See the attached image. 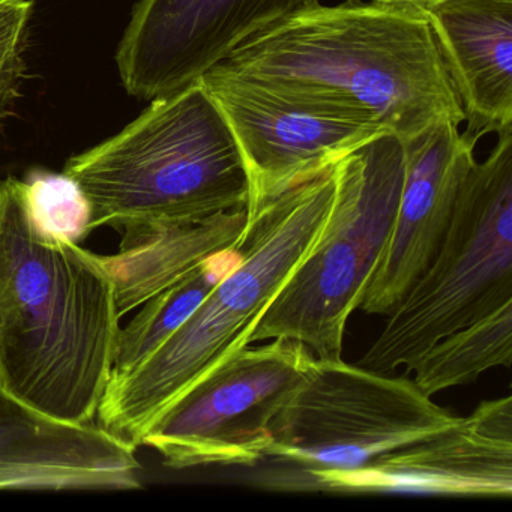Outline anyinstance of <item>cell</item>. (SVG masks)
<instances>
[{
  "mask_svg": "<svg viewBox=\"0 0 512 512\" xmlns=\"http://www.w3.org/2000/svg\"><path fill=\"white\" fill-rule=\"evenodd\" d=\"M221 65L284 100L400 140L464 122L427 17L412 8L317 4L245 41Z\"/></svg>",
  "mask_w": 512,
  "mask_h": 512,
  "instance_id": "1",
  "label": "cell"
},
{
  "mask_svg": "<svg viewBox=\"0 0 512 512\" xmlns=\"http://www.w3.org/2000/svg\"><path fill=\"white\" fill-rule=\"evenodd\" d=\"M103 256L41 232L0 181V389L71 424L98 422L121 329Z\"/></svg>",
  "mask_w": 512,
  "mask_h": 512,
  "instance_id": "2",
  "label": "cell"
},
{
  "mask_svg": "<svg viewBox=\"0 0 512 512\" xmlns=\"http://www.w3.org/2000/svg\"><path fill=\"white\" fill-rule=\"evenodd\" d=\"M335 169L250 203L235 265L145 361L110 379L98 424L134 446L185 392L248 346L254 326L322 235Z\"/></svg>",
  "mask_w": 512,
  "mask_h": 512,
  "instance_id": "3",
  "label": "cell"
},
{
  "mask_svg": "<svg viewBox=\"0 0 512 512\" xmlns=\"http://www.w3.org/2000/svg\"><path fill=\"white\" fill-rule=\"evenodd\" d=\"M92 205V232L121 247L161 230L245 209L248 179L235 137L200 80L151 106L121 133L65 164Z\"/></svg>",
  "mask_w": 512,
  "mask_h": 512,
  "instance_id": "4",
  "label": "cell"
},
{
  "mask_svg": "<svg viewBox=\"0 0 512 512\" xmlns=\"http://www.w3.org/2000/svg\"><path fill=\"white\" fill-rule=\"evenodd\" d=\"M335 169V196L313 250L293 271L248 338H283L314 358H343L344 334L388 247L404 178L403 142L382 134Z\"/></svg>",
  "mask_w": 512,
  "mask_h": 512,
  "instance_id": "5",
  "label": "cell"
},
{
  "mask_svg": "<svg viewBox=\"0 0 512 512\" xmlns=\"http://www.w3.org/2000/svg\"><path fill=\"white\" fill-rule=\"evenodd\" d=\"M512 301V128L476 161L427 268L391 308L358 365L391 374Z\"/></svg>",
  "mask_w": 512,
  "mask_h": 512,
  "instance_id": "6",
  "label": "cell"
},
{
  "mask_svg": "<svg viewBox=\"0 0 512 512\" xmlns=\"http://www.w3.org/2000/svg\"><path fill=\"white\" fill-rule=\"evenodd\" d=\"M458 416L434 403L409 374L314 359L272 421V442L254 484L302 493L317 472H346L445 430ZM257 467V466H256Z\"/></svg>",
  "mask_w": 512,
  "mask_h": 512,
  "instance_id": "7",
  "label": "cell"
},
{
  "mask_svg": "<svg viewBox=\"0 0 512 512\" xmlns=\"http://www.w3.org/2000/svg\"><path fill=\"white\" fill-rule=\"evenodd\" d=\"M314 359L307 347L283 338L242 347L169 407L140 446L173 470L259 466L272 421Z\"/></svg>",
  "mask_w": 512,
  "mask_h": 512,
  "instance_id": "8",
  "label": "cell"
},
{
  "mask_svg": "<svg viewBox=\"0 0 512 512\" xmlns=\"http://www.w3.org/2000/svg\"><path fill=\"white\" fill-rule=\"evenodd\" d=\"M320 0H140L116 52L125 91L166 97L202 79L239 46Z\"/></svg>",
  "mask_w": 512,
  "mask_h": 512,
  "instance_id": "9",
  "label": "cell"
},
{
  "mask_svg": "<svg viewBox=\"0 0 512 512\" xmlns=\"http://www.w3.org/2000/svg\"><path fill=\"white\" fill-rule=\"evenodd\" d=\"M302 493L509 499L511 395L482 401L469 416H458L445 430L383 454L367 466L314 473Z\"/></svg>",
  "mask_w": 512,
  "mask_h": 512,
  "instance_id": "10",
  "label": "cell"
},
{
  "mask_svg": "<svg viewBox=\"0 0 512 512\" xmlns=\"http://www.w3.org/2000/svg\"><path fill=\"white\" fill-rule=\"evenodd\" d=\"M200 82L223 113L241 152L247 205L280 196L389 134L377 125L284 100L221 64Z\"/></svg>",
  "mask_w": 512,
  "mask_h": 512,
  "instance_id": "11",
  "label": "cell"
},
{
  "mask_svg": "<svg viewBox=\"0 0 512 512\" xmlns=\"http://www.w3.org/2000/svg\"><path fill=\"white\" fill-rule=\"evenodd\" d=\"M442 121L401 140L404 178L388 247L359 310L388 314L427 268L454 214L461 187L476 163L475 140Z\"/></svg>",
  "mask_w": 512,
  "mask_h": 512,
  "instance_id": "12",
  "label": "cell"
},
{
  "mask_svg": "<svg viewBox=\"0 0 512 512\" xmlns=\"http://www.w3.org/2000/svg\"><path fill=\"white\" fill-rule=\"evenodd\" d=\"M142 487L136 446L92 424L50 418L0 389V491H131Z\"/></svg>",
  "mask_w": 512,
  "mask_h": 512,
  "instance_id": "13",
  "label": "cell"
},
{
  "mask_svg": "<svg viewBox=\"0 0 512 512\" xmlns=\"http://www.w3.org/2000/svg\"><path fill=\"white\" fill-rule=\"evenodd\" d=\"M470 139L512 128V0H446L422 11Z\"/></svg>",
  "mask_w": 512,
  "mask_h": 512,
  "instance_id": "14",
  "label": "cell"
},
{
  "mask_svg": "<svg viewBox=\"0 0 512 512\" xmlns=\"http://www.w3.org/2000/svg\"><path fill=\"white\" fill-rule=\"evenodd\" d=\"M247 224V209L161 230L137 244L103 256L115 281L119 314L127 316L211 257L235 250Z\"/></svg>",
  "mask_w": 512,
  "mask_h": 512,
  "instance_id": "15",
  "label": "cell"
},
{
  "mask_svg": "<svg viewBox=\"0 0 512 512\" xmlns=\"http://www.w3.org/2000/svg\"><path fill=\"white\" fill-rule=\"evenodd\" d=\"M512 301L484 319L451 332L434 343L407 374L433 397L437 392L476 382L491 368L511 367Z\"/></svg>",
  "mask_w": 512,
  "mask_h": 512,
  "instance_id": "16",
  "label": "cell"
},
{
  "mask_svg": "<svg viewBox=\"0 0 512 512\" xmlns=\"http://www.w3.org/2000/svg\"><path fill=\"white\" fill-rule=\"evenodd\" d=\"M238 247L217 254L187 277L167 287L137 308V314L119 329L112 377L133 370L154 353L208 298L218 281L238 260Z\"/></svg>",
  "mask_w": 512,
  "mask_h": 512,
  "instance_id": "17",
  "label": "cell"
},
{
  "mask_svg": "<svg viewBox=\"0 0 512 512\" xmlns=\"http://www.w3.org/2000/svg\"><path fill=\"white\" fill-rule=\"evenodd\" d=\"M20 196L35 226L53 238L79 244L92 232V205L67 173L32 169L17 179Z\"/></svg>",
  "mask_w": 512,
  "mask_h": 512,
  "instance_id": "18",
  "label": "cell"
},
{
  "mask_svg": "<svg viewBox=\"0 0 512 512\" xmlns=\"http://www.w3.org/2000/svg\"><path fill=\"white\" fill-rule=\"evenodd\" d=\"M32 13L31 0H0V122L13 109L22 88Z\"/></svg>",
  "mask_w": 512,
  "mask_h": 512,
  "instance_id": "19",
  "label": "cell"
},
{
  "mask_svg": "<svg viewBox=\"0 0 512 512\" xmlns=\"http://www.w3.org/2000/svg\"><path fill=\"white\" fill-rule=\"evenodd\" d=\"M379 4L395 5V7L412 8V10L425 11L434 5L442 4L446 0H374Z\"/></svg>",
  "mask_w": 512,
  "mask_h": 512,
  "instance_id": "20",
  "label": "cell"
}]
</instances>
